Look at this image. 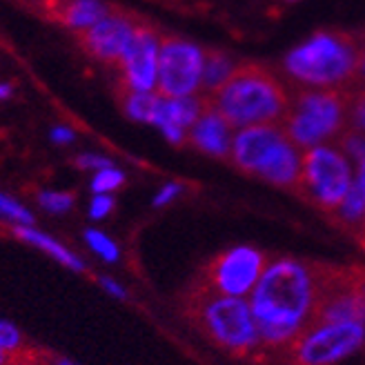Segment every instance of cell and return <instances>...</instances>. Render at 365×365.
<instances>
[{
  "instance_id": "1",
  "label": "cell",
  "mask_w": 365,
  "mask_h": 365,
  "mask_svg": "<svg viewBox=\"0 0 365 365\" xmlns=\"http://www.w3.org/2000/svg\"><path fill=\"white\" fill-rule=\"evenodd\" d=\"M323 267L299 259L267 261L263 277L250 294L263 352L285 354L299 334L314 321L321 299Z\"/></svg>"
},
{
  "instance_id": "2",
  "label": "cell",
  "mask_w": 365,
  "mask_h": 365,
  "mask_svg": "<svg viewBox=\"0 0 365 365\" xmlns=\"http://www.w3.org/2000/svg\"><path fill=\"white\" fill-rule=\"evenodd\" d=\"M234 165L261 176L279 187H299L303 152L289 140L283 127L274 123L250 125L234 132L232 152Z\"/></svg>"
},
{
  "instance_id": "3",
  "label": "cell",
  "mask_w": 365,
  "mask_h": 365,
  "mask_svg": "<svg viewBox=\"0 0 365 365\" xmlns=\"http://www.w3.org/2000/svg\"><path fill=\"white\" fill-rule=\"evenodd\" d=\"M214 109L232 127L274 123L287 114V94L283 85L259 65L236 67L232 78L214 94Z\"/></svg>"
},
{
  "instance_id": "4",
  "label": "cell",
  "mask_w": 365,
  "mask_h": 365,
  "mask_svg": "<svg viewBox=\"0 0 365 365\" xmlns=\"http://www.w3.org/2000/svg\"><path fill=\"white\" fill-rule=\"evenodd\" d=\"M194 319L218 350L241 359L263 352L261 332L247 299L223 297L205 287L194 299Z\"/></svg>"
},
{
  "instance_id": "5",
  "label": "cell",
  "mask_w": 365,
  "mask_h": 365,
  "mask_svg": "<svg viewBox=\"0 0 365 365\" xmlns=\"http://www.w3.org/2000/svg\"><path fill=\"white\" fill-rule=\"evenodd\" d=\"M359 67V53L352 41L339 34H314L285 56L287 74L317 89H330L348 81Z\"/></svg>"
},
{
  "instance_id": "6",
  "label": "cell",
  "mask_w": 365,
  "mask_h": 365,
  "mask_svg": "<svg viewBox=\"0 0 365 365\" xmlns=\"http://www.w3.org/2000/svg\"><path fill=\"white\" fill-rule=\"evenodd\" d=\"M365 348V321H312L283 354L292 365H339Z\"/></svg>"
},
{
  "instance_id": "7",
  "label": "cell",
  "mask_w": 365,
  "mask_h": 365,
  "mask_svg": "<svg viewBox=\"0 0 365 365\" xmlns=\"http://www.w3.org/2000/svg\"><path fill=\"white\" fill-rule=\"evenodd\" d=\"M348 116L345 98L332 89H309L299 94V98L285 114V134L301 150L325 145L341 132Z\"/></svg>"
},
{
  "instance_id": "8",
  "label": "cell",
  "mask_w": 365,
  "mask_h": 365,
  "mask_svg": "<svg viewBox=\"0 0 365 365\" xmlns=\"http://www.w3.org/2000/svg\"><path fill=\"white\" fill-rule=\"evenodd\" d=\"M356 170L352 158L334 145H317L303 152L299 187L314 205L334 212L354 185Z\"/></svg>"
},
{
  "instance_id": "9",
  "label": "cell",
  "mask_w": 365,
  "mask_h": 365,
  "mask_svg": "<svg viewBox=\"0 0 365 365\" xmlns=\"http://www.w3.org/2000/svg\"><path fill=\"white\" fill-rule=\"evenodd\" d=\"M267 265L265 254L252 245H234L210 263L205 287L223 297L250 299Z\"/></svg>"
},
{
  "instance_id": "10",
  "label": "cell",
  "mask_w": 365,
  "mask_h": 365,
  "mask_svg": "<svg viewBox=\"0 0 365 365\" xmlns=\"http://www.w3.org/2000/svg\"><path fill=\"white\" fill-rule=\"evenodd\" d=\"M205 56L207 53L190 41H163L158 61L160 96H196V91L203 87Z\"/></svg>"
},
{
  "instance_id": "11",
  "label": "cell",
  "mask_w": 365,
  "mask_h": 365,
  "mask_svg": "<svg viewBox=\"0 0 365 365\" xmlns=\"http://www.w3.org/2000/svg\"><path fill=\"white\" fill-rule=\"evenodd\" d=\"M160 43L152 29L138 27L134 41L118 61L127 91H158Z\"/></svg>"
},
{
  "instance_id": "12",
  "label": "cell",
  "mask_w": 365,
  "mask_h": 365,
  "mask_svg": "<svg viewBox=\"0 0 365 365\" xmlns=\"http://www.w3.org/2000/svg\"><path fill=\"white\" fill-rule=\"evenodd\" d=\"M314 321H365V305L354 283V274L325 269Z\"/></svg>"
},
{
  "instance_id": "13",
  "label": "cell",
  "mask_w": 365,
  "mask_h": 365,
  "mask_svg": "<svg viewBox=\"0 0 365 365\" xmlns=\"http://www.w3.org/2000/svg\"><path fill=\"white\" fill-rule=\"evenodd\" d=\"M138 27L130 21V18L109 14L105 16L98 25H94L89 31H85L83 43L85 49L94 58L103 63H118L123 58V53L134 41Z\"/></svg>"
},
{
  "instance_id": "14",
  "label": "cell",
  "mask_w": 365,
  "mask_h": 365,
  "mask_svg": "<svg viewBox=\"0 0 365 365\" xmlns=\"http://www.w3.org/2000/svg\"><path fill=\"white\" fill-rule=\"evenodd\" d=\"M203 114V103L196 96H160L152 118V125L172 145H180L187 138L190 127Z\"/></svg>"
},
{
  "instance_id": "15",
  "label": "cell",
  "mask_w": 365,
  "mask_h": 365,
  "mask_svg": "<svg viewBox=\"0 0 365 365\" xmlns=\"http://www.w3.org/2000/svg\"><path fill=\"white\" fill-rule=\"evenodd\" d=\"M187 138L194 148L203 154L223 158V156H230L232 152L234 132H232L230 120L221 112H216L214 107H210V109H203V114H200L196 123L190 127Z\"/></svg>"
},
{
  "instance_id": "16",
  "label": "cell",
  "mask_w": 365,
  "mask_h": 365,
  "mask_svg": "<svg viewBox=\"0 0 365 365\" xmlns=\"http://www.w3.org/2000/svg\"><path fill=\"white\" fill-rule=\"evenodd\" d=\"M14 234L21 239L23 243L36 247L38 252H43L45 257H49L51 261H56L58 265H63L65 269L71 272H85V261L81 259V254H76L74 250H69L63 241H58L56 236H51L43 230H38L36 225H23V227H14Z\"/></svg>"
},
{
  "instance_id": "17",
  "label": "cell",
  "mask_w": 365,
  "mask_h": 365,
  "mask_svg": "<svg viewBox=\"0 0 365 365\" xmlns=\"http://www.w3.org/2000/svg\"><path fill=\"white\" fill-rule=\"evenodd\" d=\"M109 14L112 11H109L103 0H69L63 9V21L69 29L85 34Z\"/></svg>"
},
{
  "instance_id": "18",
  "label": "cell",
  "mask_w": 365,
  "mask_h": 365,
  "mask_svg": "<svg viewBox=\"0 0 365 365\" xmlns=\"http://www.w3.org/2000/svg\"><path fill=\"white\" fill-rule=\"evenodd\" d=\"M332 214L345 227H363L365 225V194L361 192L356 182L350 187V192L345 194V198L341 200L339 207Z\"/></svg>"
},
{
  "instance_id": "19",
  "label": "cell",
  "mask_w": 365,
  "mask_h": 365,
  "mask_svg": "<svg viewBox=\"0 0 365 365\" xmlns=\"http://www.w3.org/2000/svg\"><path fill=\"white\" fill-rule=\"evenodd\" d=\"M236 71V65L225 53H210L205 56V67H203V87L212 94H216Z\"/></svg>"
},
{
  "instance_id": "20",
  "label": "cell",
  "mask_w": 365,
  "mask_h": 365,
  "mask_svg": "<svg viewBox=\"0 0 365 365\" xmlns=\"http://www.w3.org/2000/svg\"><path fill=\"white\" fill-rule=\"evenodd\" d=\"M83 241H85L87 250L103 263L114 265L120 261V245L107 232H103L98 227H87L83 232Z\"/></svg>"
},
{
  "instance_id": "21",
  "label": "cell",
  "mask_w": 365,
  "mask_h": 365,
  "mask_svg": "<svg viewBox=\"0 0 365 365\" xmlns=\"http://www.w3.org/2000/svg\"><path fill=\"white\" fill-rule=\"evenodd\" d=\"M156 105H158L156 91H127V96L123 101L127 118H132L136 123H150V125L156 112Z\"/></svg>"
},
{
  "instance_id": "22",
  "label": "cell",
  "mask_w": 365,
  "mask_h": 365,
  "mask_svg": "<svg viewBox=\"0 0 365 365\" xmlns=\"http://www.w3.org/2000/svg\"><path fill=\"white\" fill-rule=\"evenodd\" d=\"M0 223L11 225V227L34 225V212L18 198H14L11 194L0 190Z\"/></svg>"
},
{
  "instance_id": "23",
  "label": "cell",
  "mask_w": 365,
  "mask_h": 365,
  "mask_svg": "<svg viewBox=\"0 0 365 365\" xmlns=\"http://www.w3.org/2000/svg\"><path fill=\"white\" fill-rule=\"evenodd\" d=\"M38 200V207L47 214H53V216H63L67 212L74 210V203L76 198L71 192H65V190H43L36 196Z\"/></svg>"
},
{
  "instance_id": "24",
  "label": "cell",
  "mask_w": 365,
  "mask_h": 365,
  "mask_svg": "<svg viewBox=\"0 0 365 365\" xmlns=\"http://www.w3.org/2000/svg\"><path fill=\"white\" fill-rule=\"evenodd\" d=\"M123 185H125V172L118 170L116 165H109V168L94 172L89 180L91 194H114Z\"/></svg>"
},
{
  "instance_id": "25",
  "label": "cell",
  "mask_w": 365,
  "mask_h": 365,
  "mask_svg": "<svg viewBox=\"0 0 365 365\" xmlns=\"http://www.w3.org/2000/svg\"><path fill=\"white\" fill-rule=\"evenodd\" d=\"M23 332L11 321L0 317V350H5L7 354H16L18 350H23Z\"/></svg>"
},
{
  "instance_id": "26",
  "label": "cell",
  "mask_w": 365,
  "mask_h": 365,
  "mask_svg": "<svg viewBox=\"0 0 365 365\" xmlns=\"http://www.w3.org/2000/svg\"><path fill=\"white\" fill-rule=\"evenodd\" d=\"M116 207V198L114 194H91L89 205H87V216L91 221H105L107 216H112Z\"/></svg>"
},
{
  "instance_id": "27",
  "label": "cell",
  "mask_w": 365,
  "mask_h": 365,
  "mask_svg": "<svg viewBox=\"0 0 365 365\" xmlns=\"http://www.w3.org/2000/svg\"><path fill=\"white\" fill-rule=\"evenodd\" d=\"M76 165L85 172H98L103 168H109V165H114L112 158H107L105 154H98V152H83L76 156Z\"/></svg>"
},
{
  "instance_id": "28",
  "label": "cell",
  "mask_w": 365,
  "mask_h": 365,
  "mask_svg": "<svg viewBox=\"0 0 365 365\" xmlns=\"http://www.w3.org/2000/svg\"><path fill=\"white\" fill-rule=\"evenodd\" d=\"M182 194V185L180 182H165L156 194H154V198H152V205L154 207H168V205H172L174 200L178 198Z\"/></svg>"
},
{
  "instance_id": "29",
  "label": "cell",
  "mask_w": 365,
  "mask_h": 365,
  "mask_svg": "<svg viewBox=\"0 0 365 365\" xmlns=\"http://www.w3.org/2000/svg\"><path fill=\"white\" fill-rule=\"evenodd\" d=\"M345 154H348L352 160H363L365 158V134L361 132H352L350 136L343 138V148H341Z\"/></svg>"
},
{
  "instance_id": "30",
  "label": "cell",
  "mask_w": 365,
  "mask_h": 365,
  "mask_svg": "<svg viewBox=\"0 0 365 365\" xmlns=\"http://www.w3.org/2000/svg\"><path fill=\"white\" fill-rule=\"evenodd\" d=\"M98 285L107 297H112L116 301H127L130 299V289H127L118 279L114 277H98Z\"/></svg>"
},
{
  "instance_id": "31",
  "label": "cell",
  "mask_w": 365,
  "mask_h": 365,
  "mask_svg": "<svg viewBox=\"0 0 365 365\" xmlns=\"http://www.w3.org/2000/svg\"><path fill=\"white\" fill-rule=\"evenodd\" d=\"M49 140L53 145H61V148H65V145L76 140V132L71 130L69 125H53L51 130H49Z\"/></svg>"
},
{
  "instance_id": "32",
  "label": "cell",
  "mask_w": 365,
  "mask_h": 365,
  "mask_svg": "<svg viewBox=\"0 0 365 365\" xmlns=\"http://www.w3.org/2000/svg\"><path fill=\"white\" fill-rule=\"evenodd\" d=\"M350 114H352V123H354V127H356V132L365 134V96H359V98L352 103Z\"/></svg>"
},
{
  "instance_id": "33",
  "label": "cell",
  "mask_w": 365,
  "mask_h": 365,
  "mask_svg": "<svg viewBox=\"0 0 365 365\" xmlns=\"http://www.w3.org/2000/svg\"><path fill=\"white\" fill-rule=\"evenodd\" d=\"M354 182L361 187V192L365 194V158L356 163V176H354Z\"/></svg>"
},
{
  "instance_id": "34",
  "label": "cell",
  "mask_w": 365,
  "mask_h": 365,
  "mask_svg": "<svg viewBox=\"0 0 365 365\" xmlns=\"http://www.w3.org/2000/svg\"><path fill=\"white\" fill-rule=\"evenodd\" d=\"M354 283H356V289H359V294H361V301L365 305V272H356L354 274Z\"/></svg>"
},
{
  "instance_id": "35",
  "label": "cell",
  "mask_w": 365,
  "mask_h": 365,
  "mask_svg": "<svg viewBox=\"0 0 365 365\" xmlns=\"http://www.w3.org/2000/svg\"><path fill=\"white\" fill-rule=\"evenodd\" d=\"M11 94H14V87H11L9 83H3V81H0V101H7Z\"/></svg>"
},
{
  "instance_id": "36",
  "label": "cell",
  "mask_w": 365,
  "mask_h": 365,
  "mask_svg": "<svg viewBox=\"0 0 365 365\" xmlns=\"http://www.w3.org/2000/svg\"><path fill=\"white\" fill-rule=\"evenodd\" d=\"M49 365H81V363L69 361V359H53V361H49Z\"/></svg>"
},
{
  "instance_id": "37",
  "label": "cell",
  "mask_w": 365,
  "mask_h": 365,
  "mask_svg": "<svg viewBox=\"0 0 365 365\" xmlns=\"http://www.w3.org/2000/svg\"><path fill=\"white\" fill-rule=\"evenodd\" d=\"M9 356H11V354H7L5 350H0V365H7V363H9Z\"/></svg>"
},
{
  "instance_id": "38",
  "label": "cell",
  "mask_w": 365,
  "mask_h": 365,
  "mask_svg": "<svg viewBox=\"0 0 365 365\" xmlns=\"http://www.w3.org/2000/svg\"><path fill=\"white\" fill-rule=\"evenodd\" d=\"M359 65H361V71H363V76H365V53H363V58H361Z\"/></svg>"
},
{
  "instance_id": "39",
  "label": "cell",
  "mask_w": 365,
  "mask_h": 365,
  "mask_svg": "<svg viewBox=\"0 0 365 365\" xmlns=\"http://www.w3.org/2000/svg\"><path fill=\"white\" fill-rule=\"evenodd\" d=\"M363 247H365V234H363Z\"/></svg>"
}]
</instances>
